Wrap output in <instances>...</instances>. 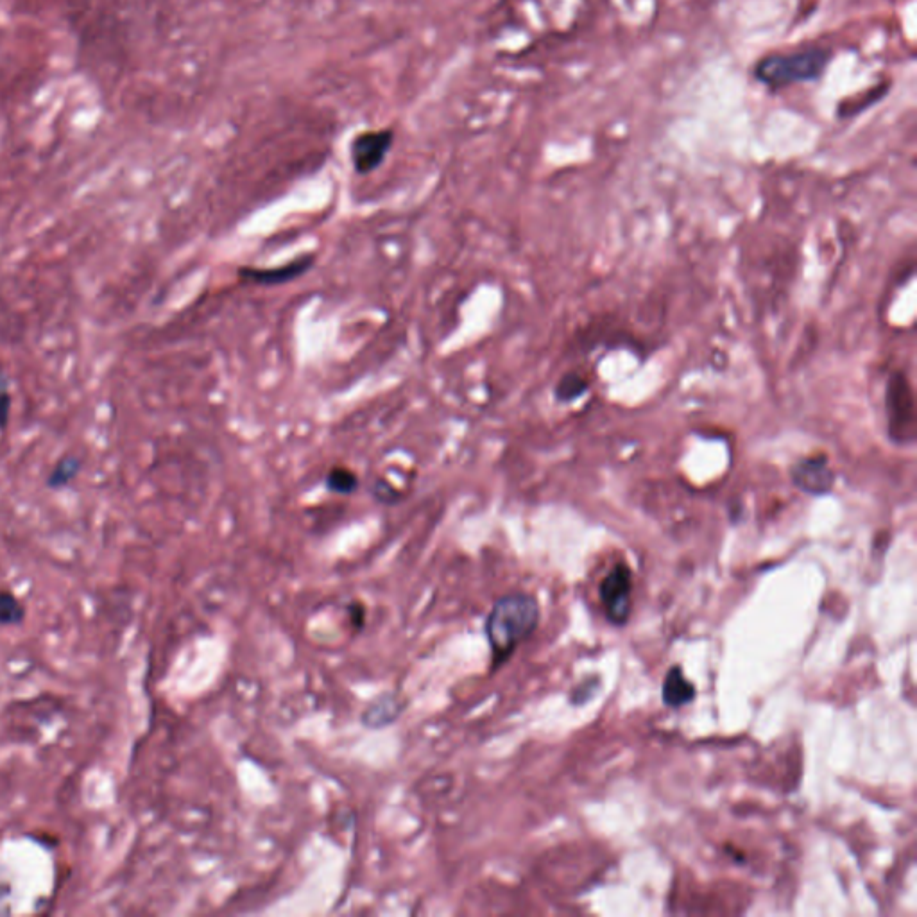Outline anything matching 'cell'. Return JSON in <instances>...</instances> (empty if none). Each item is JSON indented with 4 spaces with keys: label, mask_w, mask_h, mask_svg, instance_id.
Returning <instances> with one entry per match:
<instances>
[{
    "label": "cell",
    "mask_w": 917,
    "mask_h": 917,
    "mask_svg": "<svg viewBox=\"0 0 917 917\" xmlns=\"http://www.w3.org/2000/svg\"><path fill=\"white\" fill-rule=\"evenodd\" d=\"M538 622L540 606L529 593H509L493 604L484 624L493 669H498L513 656L518 645L534 633Z\"/></svg>",
    "instance_id": "cell-1"
},
{
    "label": "cell",
    "mask_w": 917,
    "mask_h": 917,
    "mask_svg": "<svg viewBox=\"0 0 917 917\" xmlns=\"http://www.w3.org/2000/svg\"><path fill=\"white\" fill-rule=\"evenodd\" d=\"M887 432L898 445H910L916 439V398L905 371L892 373L885 387Z\"/></svg>",
    "instance_id": "cell-2"
},
{
    "label": "cell",
    "mask_w": 917,
    "mask_h": 917,
    "mask_svg": "<svg viewBox=\"0 0 917 917\" xmlns=\"http://www.w3.org/2000/svg\"><path fill=\"white\" fill-rule=\"evenodd\" d=\"M828 63V52L812 51L796 52L789 56H769L767 60L758 63L756 78L771 85L772 88L792 85L799 81L815 79Z\"/></svg>",
    "instance_id": "cell-3"
},
{
    "label": "cell",
    "mask_w": 917,
    "mask_h": 917,
    "mask_svg": "<svg viewBox=\"0 0 917 917\" xmlns=\"http://www.w3.org/2000/svg\"><path fill=\"white\" fill-rule=\"evenodd\" d=\"M631 570L617 563L600 583V604L613 626H624L631 613Z\"/></svg>",
    "instance_id": "cell-4"
},
{
    "label": "cell",
    "mask_w": 917,
    "mask_h": 917,
    "mask_svg": "<svg viewBox=\"0 0 917 917\" xmlns=\"http://www.w3.org/2000/svg\"><path fill=\"white\" fill-rule=\"evenodd\" d=\"M395 133L391 129L364 131L352 142V163L357 174H371L386 162L393 147Z\"/></svg>",
    "instance_id": "cell-5"
},
{
    "label": "cell",
    "mask_w": 917,
    "mask_h": 917,
    "mask_svg": "<svg viewBox=\"0 0 917 917\" xmlns=\"http://www.w3.org/2000/svg\"><path fill=\"white\" fill-rule=\"evenodd\" d=\"M790 479L796 488L810 497L828 495L835 486V473L826 455H810L792 466Z\"/></svg>",
    "instance_id": "cell-6"
},
{
    "label": "cell",
    "mask_w": 917,
    "mask_h": 917,
    "mask_svg": "<svg viewBox=\"0 0 917 917\" xmlns=\"http://www.w3.org/2000/svg\"><path fill=\"white\" fill-rule=\"evenodd\" d=\"M314 253H305L294 258L291 262L280 267H240L239 278L242 282L255 283L262 287H276L285 283L296 282L301 276L307 275L316 264Z\"/></svg>",
    "instance_id": "cell-7"
},
{
    "label": "cell",
    "mask_w": 917,
    "mask_h": 917,
    "mask_svg": "<svg viewBox=\"0 0 917 917\" xmlns=\"http://www.w3.org/2000/svg\"><path fill=\"white\" fill-rule=\"evenodd\" d=\"M405 703L396 694L380 695L362 713V724L371 729L386 728L403 712Z\"/></svg>",
    "instance_id": "cell-8"
},
{
    "label": "cell",
    "mask_w": 917,
    "mask_h": 917,
    "mask_svg": "<svg viewBox=\"0 0 917 917\" xmlns=\"http://www.w3.org/2000/svg\"><path fill=\"white\" fill-rule=\"evenodd\" d=\"M695 686L692 681H688L683 674V669L681 667H672L667 674V678L663 681V690H661V697H663V703L669 708H681V706H686V704L692 703L695 699Z\"/></svg>",
    "instance_id": "cell-9"
},
{
    "label": "cell",
    "mask_w": 917,
    "mask_h": 917,
    "mask_svg": "<svg viewBox=\"0 0 917 917\" xmlns=\"http://www.w3.org/2000/svg\"><path fill=\"white\" fill-rule=\"evenodd\" d=\"M325 486L334 495L348 497V495H353L359 489V475L350 470V468L343 466V464H339V466H334L330 472L326 473Z\"/></svg>",
    "instance_id": "cell-10"
},
{
    "label": "cell",
    "mask_w": 917,
    "mask_h": 917,
    "mask_svg": "<svg viewBox=\"0 0 917 917\" xmlns=\"http://www.w3.org/2000/svg\"><path fill=\"white\" fill-rule=\"evenodd\" d=\"M590 387V382L579 375V373H566L563 377L559 378L558 386L554 389V395H556V400L561 403H570L581 398V396L588 391Z\"/></svg>",
    "instance_id": "cell-11"
},
{
    "label": "cell",
    "mask_w": 917,
    "mask_h": 917,
    "mask_svg": "<svg viewBox=\"0 0 917 917\" xmlns=\"http://www.w3.org/2000/svg\"><path fill=\"white\" fill-rule=\"evenodd\" d=\"M26 620V606L15 593L0 590V626H18Z\"/></svg>",
    "instance_id": "cell-12"
},
{
    "label": "cell",
    "mask_w": 917,
    "mask_h": 917,
    "mask_svg": "<svg viewBox=\"0 0 917 917\" xmlns=\"http://www.w3.org/2000/svg\"><path fill=\"white\" fill-rule=\"evenodd\" d=\"M79 470H81V461L79 459H76V457H63L60 463L56 464V468L52 470L47 484L51 488H63L78 475Z\"/></svg>",
    "instance_id": "cell-13"
},
{
    "label": "cell",
    "mask_w": 917,
    "mask_h": 917,
    "mask_svg": "<svg viewBox=\"0 0 917 917\" xmlns=\"http://www.w3.org/2000/svg\"><path fill=\"white\" fill-rule=\"evenodd\" d=\"M371 495L377 502L386 504V506H393L402 498V493L393 484H389L386 479L375 480V484L371 486Z\"/></svg>",
    "instance_id": "cell-14"
},
{
    "label": "cell",
    "mask_w": 917,
    "mask_h": 917,
    "mask_svg": "<svg viewBox=\"0 0 917 917\" xmlns=\"http://www.w3.org/2000/svg\"><path fill=\"white\" fill-rule=\"evenodd\" d=\"M9 409H11V396H9L8 378L4 375V369L0 368V430L6 429L8 425Z\"/></svg>",
    "instance_id": "cell-15"
}]
</instances>
